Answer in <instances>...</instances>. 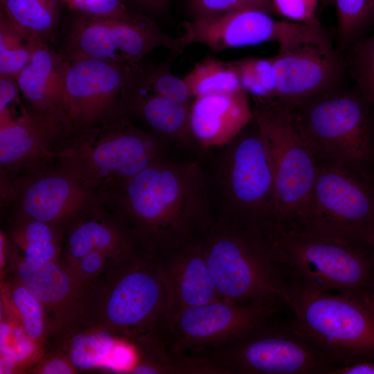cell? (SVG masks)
<instances>
[{
	"instance_id": "cell-1",
	"label": "cell",
	"mask_w": 374,
	"mask_h": 374,
	"mask_svg": "<svg viewBox=\"0 0 374 374\" xmlns=\"http://www.w3.org/2000/svg\"><path fill=\"white\" fill-rule=\"evenodd\" d=\"M95 194L136 244L157 258L203 240L214 220L199 160L192 154L154 163Z\"/></svg>"
},
{
	"instance_id": "cell-2",
	"label": "cell",
	"mask_w": 374,
	"mask_h": 374,
	"mask_svg": "<svg viewBox=\"0 0 374 374\" xmlns=\"http://www.w3.org/2000/svg\"><path fill=\"white\" fill-rule=\"evenodd\" d=\"M214 219L260 235L277 225L271 161L254 117L230 141L198 154Z\"/></svg>"
},
{
	"instance_id": "cell-3",
	"label": "cell",
	"mask_w": 374,
	"mask_h": 374,
	"mask_svg": "<svg viewBox=\"0 0 374 374\" xmlns=\"http://www.w3.org/2000/svg\"><path fill=\"white\" fill-rule=\"evenodd\" d=\"M170 317L159 260L137 244L88 283L83 327L108 330L127 341L147 334L161 337Z\"/></svg>"
},
{
	"instance_id": "cell-4",
	"label": "cell",
	"mask_w": 374,
	"mask_h": 374,
	"mask_svg": "<svg viewBox=\"0 0 374 374\" xmlns=\"http://www.w3.org/2000/svg\"><path fill=\"white\" fill-rule=\"evenodd\" d=\"M286 281L288 329L337 367L374 359L373 292H325Z\"/></svg>"
},
{
	"instance_id": "cell-5",
	"label": "cell",
	"mask_w": 374,
	"mask_h": 374,
	"mask_svg": "<svg viewBox=\"0 0 374 374\" xmlns=\"http://www.w3.org/2000/svg\"><path fill=\"white\" fill-rule=\"evenodd\" d=\"M182 153L187 152L124 117L74 130L55 158L59 167L95 193L116 187L150 165Z\"/></svg>"
},
{
	"instance_id": "cell-6",
	"label": "cell",
	"mask_w": 374,
	"mask_h": 374,
	"mask_svg": "<svg viewBox=\"0 0 374 374\" xmlns=\"http://www.w3.org/2000/svg\"><path fill=\"white\" fill-rule=\"evenodd\" d=\"M285 280L325 292H373L370 242L277 225L262 235Z\"/></svg>"
},
{
	"instance_id": "cell-7",
	"label": "cell",
	"mask_w": 374,
	"mask_h": 374,
	"mask_svg": "<svg viewBox=\"0 0 374 374\" xmlns=\"http://www.w3.org/2000/svg\"><path fill=\"white\" fill-rule=\"evenodd\" d=\"M291 109L318 161L374 177V112L359 89L338 86Z\"/></svg>"
},
{
	"instance_id": "cell-8",
	"label": "cell",
	"mask_w": 374,
	"mask_h": 374,
	"mask_svg": "<svg viewBox=\"0 0 374 374\" xmlns=\"http://www.w3.org/2000/svg\"><path fill=\"white\" fill-rule=\"evenodd\" d=\"M203 251L221 299L285 305L287 281L259 233L214 219Z\"/></svg>"
},
{
	"instance_id": "cell-9",
	"label": "cell",
	"mask_w": 374,
	"mask_h": 374,
	"mask_svg": "<svg viewBox=\"0 0 374 374\" xmlns=\"http://www.w3.org/2000/svg\"><path fill=\"white\" fill-rule=\"evenodd\" d=\"M253 99V117L262 132L272 168L277 226L299 229L309 206L318 161L290 108L274 100Z\"/></svg>"
},
{
	"instance_id": "cell-10",
	"label": "cell",
	"mask_w": 374,
	"mask_h": 374,
	"mask_svg": "<svg viewBox=\"0 0 374 374\" xmlns=\"http://www.w3.org/2000/svg\"><path fill=\"white\" fill-rule=\"evenodd\" d=\"M200 356L220 374H329L337 367L276 318Z\"/></svg>"
},
{
	"instance_id": "cell-11",
	"label": "cell",
	"mask_w": 374,
	"mask_h": 374,
	"mask_svg": "<svg viewBox=\"0 0 374 374\" xmlns=\"http://www.w3.org/2000/svg\"><path fill=\"white\" fill-rule=\"evenodd\" d=\"M309 206L299 229L370 242L374 233V177L318 161Z\"/></svg>"
},
{
	"instance_id": "cell-12",
	"label": "cell",
	"mask_w": 374,
	"mask_h": 374,
	"mask_svg": "<svg viewBox=\"0 0 374 374\" xmlns=\"http://www.w3.org/2000/svg\"><path fill=\"white\" fill-rule=\"evenodd\" d=\"M142 71L138 64L121 60H65L60 96L74 130L124 118L123 101Z\"/></svg>"
},
{
	"instance_id": "cell-13",
	"label": "cell",
	"mask_w": 374,
	"mask_h": 374,
	"mask_svg": "<svg viewBox=\"0 0 374 374\" xmlns=\"http://www.w3.org/2000/svg\"><path fill=\"white\" fill-rule=\"evenodd\" d=\"M283 305L279 302L236 303L218 299L174 314L162 339L175 353L200 355L276 318Z\"/></svg>"
},
{
	"instance_id": "cell-14",
	"label": "cell",
	"mask_w": 374,
	"mask_h": 374,
	"mask_svg": "<svg viewBox=\"0 0 374 374\" xmlns=\"http://www.w3.org/2000/svg\"><path fill=\"white\" fill-rule=\"evenodd\" d=\"M179 37L184 49L194 43L213 52L276 42L278 48L321 40L327 37L321 24L278 20L256 9L229 11L183 21Z\"/></svg>"
},
{
	"instance_id": "cell-15",
	"label": "cell",
	"mask_w": 374,
	"mask_h": 374,
	"mask_svg": "<svg viewBox=\"0 0 374 374\" xmlns=\"http://www.w3.org/2000/svg\"><path fill=\"white\" fill-rule=\"evenodd\" d=\"M157 46L166 48L175 57L184 51L179 37L164 34L153 22L84 15L73 21L66 40L69 60L93 58L138 64Z\"/></svg>"
},
{
	"instance_id": "cell-16",
	"label": "cell",
	"mask_w": 374,
	"mask_h": 374,
	"mask_svg": "<svg viewBox=\"0 0 374 374\" xmlns=\"http://www.w3.org/2000/svg\"><path fill=\"white\" fill-rule=\"evenodd\" d=\"M16 277L43 306L47 338L63 339L82 328L88 283L79 279L61 260H28L11 254Z\"/></svg>"
},
{
	"instance_id": "cell-17",
	"label": "cell",
	"mask_w": 374,
	"mask_h": 374,
	"mask_svg": "<svg viewBox=\"0 0 374 374\" xmlns=\"http://www.w3.org/2000/svg\"><path fill=\"white\" fill-rule=\"evenodd\" d=\"M74 129L60 110L30 111L22 107L19 116L0 114V164L2 172L21 168H43L55 159L62 142Z\"/></svg>"
},
{
	"instance_id": "cell-18",
	"label": "cell",
	"mask_w": 374,
	"mask_h": 374,
	"mask_svg": "<svg viewBox=\"0 0 374 374\" xmlns=\"http://www.w3.org/2000/svg\"><path fill=\"white\" fill-rule=\"evenodd\" d=\"M271 59L274 100L288 108L339 86L343 62L328 38L278 48Z\"/></svg>"
},
{
	"instance_id": "cell-19",
	"label": "cell",
	"mask_w": 374,
	"mask_h": 374,
	"mask_svg": "<svg viewBox=\"0 0 374 374\" xmlns=\"http://www.w3.org/2000/svg\"><path fill=\"white\" fill-rule=\"evenodd\" d=\"M17 215L65 226L96 200L95 193L62 169L41 168L16 184Z\"/></svg>"
},
{
	"instance_id": "cell-20",
	"label": "cell",
	"mask_w": 374,
	"mask_h": 374,
	"mask_svg": "<svg viewBox=\"0 0 374 374\" xmlns=\"http://www.w3.org/2000/svg\"><path fill=\"white\" fill-rule=\"evenodd\" d=\"M253 117L247 93L240 89L194 98L189 121L193 138L202 150L226 144Z\"/></svg>"
},
{
	"instance_id": "cell-21",
	"label": "cell",
	"mask_w": 374,
	"mask_h": 374,
	"mask_svg": "<svg viewBox=\"0 0 374 374\" xmlns=\"http://www.w3.org/2000/svg\"><path fill=\"white\" fill-rule=\"evenodd\" d=\"M158 258L168 295L170 318L184 309L221 299L204 257L203 240Z\"/></svg>"
},
{
	"instance_id": "cell-22",
	"label": "cell",
	"mask_w": 374,
	"mask_h": 374,
	"mask_svg": "<svg viewBox=\"0 0 374 374\" xmlns=\"http://www.w3.org/2000/svg\"><path fill=\"white\" fill-rule=\"evenodd\" d=\"M100 204L97 199L64 226L60 260L66 265L92 251L118 254L136 244L128 228L114 214L103 211Z\"/></svg>"
},
{
	"instance_id": "cell-23",
	"label": "cell",
	"mask_w": 374,
	"mask_h": 374,
	"mask_svg": "<svg viewBox=\"0 0 374 374\" xmlns=\"http://www.w3.org/2000/svg\"><path fill=\"white\" fill-rule=\"evenodd\" d=\"M141 76L123 102V116L137 118L149 131L188 153L198 155L201 150L190 127V105L178 103L148 91L141 84Z\"/></svg>"
},
{
	"instance_id": "cell-24",
	"label": "cell",
	"mask_w": 374,
	"mask_h": 374,
	"mask_svg": "<svg viewBox=\"0 0 374 374\" xmlns=\"http://www.w3.org/2000/svg\"><path fill=\"white\" fill-rule=\"evenodd\" d=\"M64 63L44 41L37 44L30 60L16 77L20 92L32 109L64 112L60 96Z\"/></svg>"
},
{
	"instance_id": "cell-25",
	"label": "cell",
	"mask_w": 374,
	"mask_h": 374,
	"mask_svg": "<svg viewBox=\"0 0 374 374\" xmlns=\"http://www.w3.org/2000/svg\"><path fill=\"white\" fill-rule=\"evenodd\" d=\"M64 226L17 215L10 231L11 254L28 260L59 261Z\"/></svg>"
},
{
	"instance_id": "cell-26",
	"label": "cell",
	"mask_w": 374,
	"mask_h": 374,
	"mask_svg": "<svg viewBox=\"0 0 374 374\" xmlns=\"http://www.w3.org/2000/svg\"><path fill=\"white\" fill-rule=\"evenodd\" d=\"M3 301L25 333L37 344L43 346L47 338L45 312L39 301L16 277L8 282Z\"/></svg>"
},
{
	"instance_id": "cell-27",
	"label": "cell",
	"mask_w": 374,
	"mask_h": 374,
	"mask_svg": "<svg viewBox=\"0 0 374 374\" xmlns=\"http://www.w3.org/2000/svg\"><path fill=\"white\" fill-rule=\"evenodd\" d=\"M183 79L193 99L242 89L232 62H223L212 57L197 63Z\"/></svg>"
},
{
	"instance_id": "cell-28",
	"label": "cell",
	"mask_w": 374,
	"mask_h": 374,
	"mask_svg": "<svg viewBox=\"0 0 374 374\" xmlns=\"http://www.w3.org/2000/svg\"><path fill=\"white\" fill-rule=\"evenodd\" d=\"M39 41L13 23L1 10L0 76L17 77L30 60Z\"/></svg>"
},
{
	"instance_id": "cell-29",
	"label": "cell",
	"mask_w": 374,
	"mask_h": 374,
	"mask_svg": "<svg viewBox=\"0 0 374 374\" xmlns=\"http://www.w3.org/2000/svg\"><path fill=\"white\" fill-rule=\"evenodd\" d=\"M1 6L13 23L41 40L44 41L56 25L55 0H13Z\"/></svg>"
},
{
	"instance_id": "cell-30",
	"label": "cell",
	"mask_w": 374,
	"mask_h": 374,
	"mask_svg": "<svg viewBox=\"0 0 374 374\" xmlns=\"http://www.w3.org/2000/svg\"><path fill=\"white\" fill-rule=\"evenodd\" d=\"M333 4L341 46H350L374 25V0H333Z\"/></svg>"
},
{
	"instance_id": "cell-31",
	"label": "cell",
	"mask_w": 374,
	"mask_h": 374,
	"mask_svg": "<svg viewBox=\"0 0 374 374\" xmlns=\"http://www.w3.org/2000/svg\"><path fill=\"white\" fill-rule=\"evenodd\" d=\"M242 89L253 98L275 100L276 87L271 57H249L231 61Z\"/></svg>"
},
{
	"instance_id": "cell-32",
	"label": "cell",
	"mask_w": 374,
	"mask_h": 374,
	"mask_svg": "<svg viewBox=\"0 0 374 374\" xmlns=\"http://www.w3.org/2000/svg\"><path fill=\"white\" fill-rule=\"evenodd\" d=\"M350 66L358 89L374 112V31L350 46Z\"/></svg>"
},
{
	"instance_id": "cell-33",
	"label": "cell",
	"mask_w": 374,
	"mask_h": 374,
	"mask_svg": "<svg viewBox=\"0 0 374 374\" xmlns=\"http://www.w3.org/2000/svg\"><path fill=\"white\" fill-rule=\"evenodd\" d=\"M141 84L148 91L174 102L191 105L192 97L183 78L175 76L168 63L143 71Z\"/></svg>"
},
{
	"instance_id": "cell-34",
	"label": "cell",
	"mask_w": 374,
	"mask_h": 374,
	"mask_svg": "<svg viewBox=\"0 0 374 374\" xmlns=\"http://www.w3.org/2000/svg\"><path fill=\"white\" fill-rule=\"evenodd\" d=\"M66 3L71 9L87 16L117 18L142 24L152 23L131 11L123 0H70Z\"/></svg>"
},
{
	"instance_id": "cell-35",
	"label": "cell",
	"mask_w": 374,
	"mask_h": 374,
	"mask_svg": "<svg viewBox=\"0 0 374 374\" xmlns=\"http://www.w3.org/2000/svg\"><path fill=\"white\" fill-rule=\"evenodd\" d=\"M188 6L193 19L244 9L275 14L272 0H188Z\"/></svg>"
},
{
	"instance_id": "cell-36",
	"label": "cell",
	"mask_w": 374,
	"mask_h": 374,
	"mask_svg": "<svg viewBox=\"0 0 374 374\" xmlns=\"http://www.w3.org/2000/svg\"><path fill=\"white\" fill-rule=\"evenodd\" d=\"M118 254L96 251L87 253L69 265H64L79 279L89 283L101 275Z\"/></svg>"
},
{
	"instance_id": "cell-37",
	"label": "cell",
	"mask_w": 374,
	"mask_h": 374,
	"mask_svg": "<svg viewBox=\"0 0 374 374\" xmlns=\"http://www.w3.org/2000/svg\"><path fill=\"white\" fill-rule=\"evenodd\" d=\"M275 13L286 20L309 24H319L316 17L318 0H272Z\"/></svg>"
},
{
	"instance_id": "cell-38",
	"label": "cell",
	"mask_w": 374,
	"mask_h": 374,
	"mask_svg": "<svg viewBox=\"0 0 374 374\" xmlns=\"http://www.w3.org/2000/svg\"><path fill=\"white\" fill-rule=\"evenodd\" d=\"M28 371L33 374H74L79 369L66 353L56 348L42 355Z\"/></svg>"
},
{
	"instance_id": "cell-39",
	"label": "cell",
	"mask_w": 374,
	"mask_h": 374,
	"mask_svg": "<svg viewBox=\"0 0 374 374\" xmlns=\"http://www.w3.org/2000/svg\"><path fill=\"white\" fill-rule=\"evenodd\" d=\"M19 87L16 77L0 76V114L11 113L10 106L19 98Z\"/></svg>"
},
{
	"instance_id": "cell-40",
	"label": "cell",
	"mask_w": 374,
	"mask_h": 374,
	"mask_svg": "<svg viewBox=\"0 0 374 374\" xmlns=\"http://www.w3.org/2000/svg\"><path fill=\"white\" fill-rule=\"evenodd\" d=\"M329 374H374V359L357 362L337 367Z\"/></svg>"
},
{
	"instance_id": "cell-41",
	"label": "cell",
	"mask_w": 374,
	"mask_h": 374,
	"mask_svg": "<svg viewBox=\"0 0 374 374\" xmlns=\"http://www.w3.org/2000/svg\"><path fill=\"white\" fill-rule=\"evenodd\" d=\"M147 11L159 13L166 8L168 0H129Z\"/></svg>"
},
{
	"instance_id": "cell-42",
	"label": "cell",
	"mask_w": 374,
	"mask_h": 374,
	"mask_svg": "<svg viewBox=\"0 0 374 374\" xmlns=\"http://www.w3.org/2000/svg\"><path fill=\"white\" fill-rule=\"evenodd\" d=\"M370 244H371V248H372V250H373V259H374V233H373V235L371 238ZM373 293H374V283H373Z\"/></svg>"
},
{
	"instance_id": "cell-43",
	"label": "cell",
	"mask_w": 374,
	"mask_h": 374,
	"mask_svg": "<svg viewBox=\"0 0 374 374\" xmlns=\"http://www.w3.org/2000/svg\"><path fill=\"white\" fill-rule=\"evenodd\" d=\"M13 1V0H1V3H6L7 1Z\"/></svg>"
},
{
	"instance_id": "cell-44",
	"label": "cell",
	"mask_w": 374,
	"mask_h": 374,
	"mask_svg": "<svg viewBox=\"0 0 374 374\" xmlns=\"http://www.w3.org/2000/svg\"><path fill=\"white\" fill-rule=\"evenodd\" d=\"M65 3L68 2L70 0H63Z\"/></svg>"
}]
</instances>
